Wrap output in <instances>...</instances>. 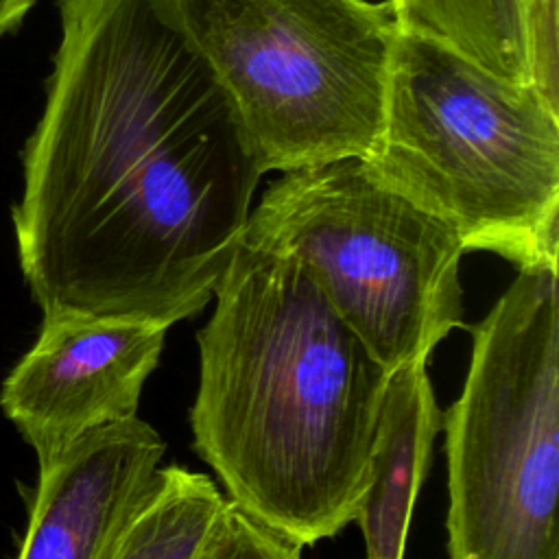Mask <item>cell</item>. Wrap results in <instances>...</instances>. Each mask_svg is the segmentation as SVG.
I'll return each mask as SVG.
<instances>
[{
  "instance_id": "cell-7",
  "label": "cell",
  "mask_w": 559,
  "mask_h": 559,
  "mask_svg": "<svg viewBox=\"0 0 559 559\" xmlns=\"http://www.w3.org/2000/svg\"><path fill=\"white\" fill-rule=\"evenodd\" d=\"M164 325L85 314L41 317L33 347L0 389V408L46 465L85 432L138 415Z\"/></svg>"
},
{
  "instance_id": "cell-4",
  "label": "cell",
  "mask_w": 559,
  "mask_h": 559,
  "mask_svg": "<svg viewBox=\"0 0 559 559\" xmlns=\"http://www.w3.org/2000/svg\"><path fill=\"white\" fill-rule=\"evenodd\" d=\"M450 559H559V282L520 269L443 415Z\"/></svg>"
},
{
  "instance_id": "cell-11",
  "label": "cell",
  "mask_w": 559,
  "mask_h": 559,
  "mask_svg": "<svg viewBox=\"0 0 559 559\" xmlns=\"http://www.w3.org/2000/svg\"><path fill=\"white\" fill-rule=\"evenodd\" d=\"M227 498L201 472L159 467L157 483L109 559H197Z\"/></svg>"
},
{
  "instance_id": "cell-3",
  "label": "cell",
  "mask_w": 559,
  "mask_h": 559,
  "mask_svg": "<svg viewBox=\"0 0 559 559\" xmlns=\"http://www.w3.org/2000/svg\"><path fill=\"white\" fill-rule=\"evenodd\" d=\"M365 164L443 221L465 251L518 271L557 266L559 109L533 83L400 28L382 133Z\"/></svg>"
},
{
  "instance_id": "cell-9",
  "label": "cell",
  "mask_w": 559,
  "mask_h": 559,
  "mask_svg": "<svg viewBox=\"0 0 559 559\" xmlns=\"http://www.w3.org/2000/svg\"><path fill=\"white\" fill-rule=\"evenodd\" d=\"M441 413L426 362L389 373L371 454V483L358 522L367 559H404L413 504L421 489Z\"/></svg>"
},
{
  "instance_id": "cell-13",
  "label": "cell",
  "mask_w": 559,
  "mask_h": 559,
  "mask_svg": "<svg viewBox=\"0 0 559 559\" xmlns=\"http://www.w3.org/2000/svg\"><path fill=\"white\" fill-rule=\"evenodd\" d=\"M559 0H528L526 52L531 83L552 103L557 100V17Z\"/></svg>"
},
{
  "instance_id": "cell-6",
  "label": "cell",
  "mask_w": 559,
  "mask_h": 559,
  "mask_svg": "<svg viewBox=\"0 0 559 559\" xmlns=\"http://www.w3.org/2000/svg\"><path fill=\"white\" fill-rule=\"evenodd\" d=\"M280 175L249 212L242 242L299 260L386 371L426 362L463 325L459 236L365 159Z\"/></svg>"
},
{
  "instance_id": "cell-2",
  "label": "cell",
  "mask_w": 559,
  "mask_h": 559,
  "mask_svg": "<svg viewBox=\"0 0 559 559\" xmlns=\"http://www.w3.org/2000/svg\"><path fill=\"white\" fill-rule=\"evenodd\" d=\"M199 330L192 448L301 548L356 520L389 373L288 253L240 240Z\"/></svg>"
},
{
  "instance_id": "cell-8",
  "label": "cell",
  "mask_w": 559,
  "mask_h": 559,
  "mask_svg": "<svg viewBox=\"0 0 559 559\" xmlns=\"http://www.w3.org/2000/svg\"><path fill=\"white\" fill-rule=\"evenodd\" d=\"M164 452L159 432L135 415L85 432L39 465L17 559H109L148 500Z\"/></svg>"
},
{
  "instance_id": "cell-1",
  "label": "cell",
  "mask_w": 559,
  "mask_h": 559,
  "mask_svg": "<svg viewBox=\"0 0 559 559\" xmlns=\"http://www.w3.org/2000/svg\"><path fill=\"white\" fill-rule=\"evenodd\" d=\"M22 151L17 260L41 317L170 328L201 312L264 173L177 0H57Z\"/></svg>"
},
{
  "instance_id": "cell-10",
  "label": "cell",
  "mask_w": 559,
  "mask_h": 559,
  "mask_svg": "<svg viewBox=\"0 0 559 559\" xmlns=\"http://www.w3.org/2000/svg\"><path fill=\"white\" fill-rule=\"evenodd\" d=\"M397 28L432 37L491 74L531 83L528 0H391Z\"/></svg>"
},
{
  "instance_id": "cell-12",
  "label": "cell",
  "mask_w": 559,
  "mask_h": 559,
  "mask_svg": "<svg viewBox=\"0 0 559 559\" xmlns=\"http://www.w3.org/2000/svg\"><path fill=\"white\" fill-rule=\"evenodd\" d=\"M197 559H301V546L227 500Z\"/></svg>"
},
{
  "instance_id": "cell-5",
  "label": "cell",
  "mask_w": 559,
  "mask_h": 559,
  "mask_svg": "<svg viewBox=\"0 0 559 559\" xmlns=\"http://www.w3.org/2000/svg\"><path fill=\"white\" fill-rule=\"evenodd\" d=\"M264 173L367 159L382 133L391 0H177Z\"/></svg>"
},
{
  "instance_id": "cell-14",
  "label": "cell",
  "mask_w": 559,
  "mask_h": 559,
  "mask_svg": "<svg viewBox=\"0 0 559 559\" xmlns=\"http://www.w3.org/2000/svg\"><path fill=\"white\" fill-rule=\"evenodd\" d=\"M35 2L37 0H0V39L24 22Z\"/></svg>"
}]
</instances>
